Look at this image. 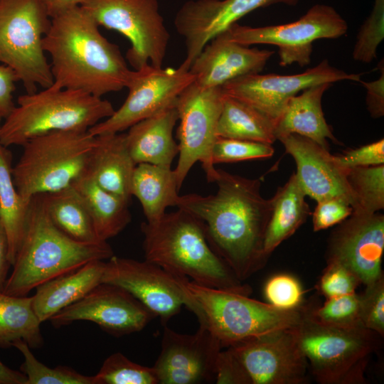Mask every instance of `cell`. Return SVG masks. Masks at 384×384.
<instances>
[{"instance_id":"27","label":"cell","mask_w":384,"mask_h":384,"mask_svg":"<svg viewBox=\"0 0 384 384\" xmlns=\"http://www.w3.org/2000/svg\"><path fill=\"white\" fill-rule=\"evenodd\" d=\"M306 196L293 173L287 182L279 187L270 199L271 213L263 241V253L267 258L305 222L310 214Z\"/></svg>"},{"instance_id":"23","label":"cell","mask_w":384,"mask_h":384,"mask_svg":"<svg viewBox=\"0 0 384 384\" xmlns=\"http://www.w3.org/2000/svg\"><path fill=\"white\" fill-rule=\"evenodd\" d=\"M96 137L83 173L99 186L129 202L131 182L136 166L128 150L125 134Z\"/></svg>"},{"instance_id":"6","label":"cell","mask_w":384,"mask_h":384,"mask_svg":"<svg viewBox=\"0 0 384 384\" xmlns=\"http://www.w3.org/2000/svg\"><path fill=\"white\" fill-rule=\"evenodd\" d=\"M305 307L297 326L300 347L315 379L322 384H361L378 336L365 327H338L324 324Z\"/></svg>"},{"instance_id":"19","label":"cell","mask_w":384,"mask_h":384,"mask_svg":"<svg viewBox=\"0 0 384 384\" xmlns=\"http://www.w3.org/2000/svg\"><path fill=\"white\" fill-rule=\"evenodd\" d=\"M299 0H189L177 11L174 26L183 40L189 70L205 46L249 13L270 5L295 6Z\"/></svg>"},{"instance_id":"40","label":"cell","mask_w":384,"mask_h":384,"mask_svg":"<svg viewBox=\"0 0 384 384\" xmlns=\"http://www.w3.org/2000/svg\"><path fill=\"white\" fill-rule=\"evenodd\" d=\"M265 298L272 306L284 310L294 309L302 306L303 289L299 282L287 274L271 277L265 287Z\"/></svg>"},{"instance_id":"21","label":"cell","mask_w":384,"mask_h":384,"mask_svg":"<svg viewBox=\"0 0 384 384\" xmlns=\"http://www.w3.org/2000/svg\"><path fill=\"white\" fill-rule=\"evenodd\" d=\"M277 139L294 159L297 166L294 174L306 196L316 202L340 198L353 207L354 200L347 180L348 169L341 166L329 149L296 134Z\"/></svg>"},{"instance_id":"32","label":"cell","mask_w":384,"mask_h":384,"mask_svg":"<svg viewBox=\"0 0 384 384\" xmlns=\"http://www.w3.org/2000/svg\"><path fill=\"white\" fill-rule=\"evenodd\" d=\"M11 159V151L0 144V220L7 236L12 266L24 235L31 201H26L14 183Z\"/></svg>"},{"instance_id":"5","label":"cell","mask_w":384,"mask_h":384,"mask_svg":"<svg viewBox=\"0 0 384 384\" xmlns=\"http://www.w3.org/2000/svg\"><path fill=\"white\" fill-rule=\"evenodd\" d=\"M17 103L0 126V144L7 148L51 132L88 130L115 110L102 97L53 85L22 95Z\"/></svg>"},{"instance_id":"42","label":"cell","mask_w":384,"mask_h":384,"mask_svg":"<svg viewBox=\"0 0 384 384\" xmlns=\"http://www.w3.org/2000/svg\"><path fill=\"white\" fill-rule=\"evenodd\" d=\"M359 284L347 268L336 262H328L319 281V290L328 299L354 293Z\"/></svg>"},{"instance_id":"25","label":"cell","mask_w":384,"mask_h":384,"mask_svg":"<svg viewBox=\"0 0 384 384\" xmlns=\"http://www.w3.org/2000/svg\"><path fill=\"white\" fill-rule=\"evenodd\" d=\"M105 260H92L36 288L33 309L41 322L75 303L102 282Z\"/></svg>"},{"instance_id":"45","label":"cell","mask_w":384,"mask_h":384,"mask_svg":"<svg viewBox=\"0 0 384 384\" xmlns=\"http://www.w3.org/2000/svg\"><path fill=\"white\" fill-rule=\"evenodd\" d=\"M215 383L218 384H251L250 380L231 351L227 348L218 356Z\"/></svg>"},{"instance_id":"35","label":"cell","mask_w":384,"mask_h":384,"mask_svg":"<svg viewBox=\"0 0 384 384\" xmlns=\"http://www.w3.org/2000/svg\"><path fill=\"white\" fill-rule=\"evenodd\" d=\"M23 356L21 370L26 378V384H96L94 375L81 374L74 369L58 366L50 368L40 362L23 341L13 343Z\"/></svg>"},{"instance_id":"24","label":"cell","mask_w":384,"mask_h":384,"mask_svg":"<svg viewBox=\"0 0 384 384\" xmlns=\"http://www.w3.org/2000/svg\"><path fill=\"white\" fill-rule=\"evenodd\" d=\"M178 121L174 104L130 127L125 138L134 163L171 167L178 154V146L173 136Z\"/></svg>"},{"instance_id":"13","label":"cell","mask_w":384,"mask_h":384,"mask_svg":"<svg viewBox=\"0 0 384 384\" xmlns=\"http://www.w3.org/2000/svg\"><path fill=\"white\" fill-rule=\"evenodd\" d=\"M187 277L170 273L146 260L112 256L105 262L102 282L117 285L132 294L159 317L163 326L186 306L196 302L186 287Z\"/></svg>"},{"instance_id":"14","label":"cell","mask_w":384,"mask_h":384,"mask_svg":"<svg viewBox=\"0 0 384 384\" xmlns=\"http://www.w3.org/2000/svg\"><path fill=\"white\" fill-rule=\"evenodd\" d=\"M194 80L190 70L181 65L176 68H163L146 64L132 70L124 103L110 117L88 131L93 136L122 132L176 104L178 96Z\"/></svg>"},{"instance_id":"7","label":"cell","mask_w":384,"mask_h":384,"mask_svg":"<svg viewBox=\"0 0 384 384\" xmlns=\"http://www.w3.org/2000/svg\"><path fill=\"white\" fill-rule=\"evenodd\" d=\"M186 287L196 302L193 312L222 348L276 331L297 327L306 306L284 310L247 295L200 285L189 279Z\"/></svg>"},{"instance_id":"18","label":"cell","mask_w":384,"mask_h":384,"mask_svg":"<svg viewBox=\"0 0 384 384\" xmlns=\"http://www.w3.org/2000/svg\"><path fill=\"white\" fill-rule=\"evenodd\" d=\"M218 340L204 325L183 334L164 326L160 354L152 366L159 384H198L215 382Z\"/></svg>"},{"instance_id":"26","label":"cell","mask_w":384,"mask_h":384,"mask_svg":"<svg viewBox=\"0 0 384 384\" xmlns=\"http://www.w3.org/2000/svg\"><path fill=\"white\" fill-rule=\"evenodd\" d=\"M331 84L325 82L311 86L289 100L275 124L277 139L296 134L310 139L327 149L328 139L337 142L325 119L321 107L322 96Z\"/></svg>"},{"instance_id":"37","label":"cell","mask_w":384,"mask_h":384,"mask_svg":"<svg viewBox=\"0 0 384 384\" xmlns=\"http://www.w3.org/2000/svg\"><path fill=\"white\" fill-rule=\"evenodd\" d=\"M384 38V0H375L370 15L361 25L353 47V58L369 63L377 55V49Z\"/></svg>"},{"instance_id":"11","label":"cell","mask_w":384,"mask_h":384,"mask_svg":"<svg viewBox=\"0 0 384 384\" xmlns=\"http://www.w3.org/2000/svg\"><path fill=\"white\" fill-rule=\"evenodd\" d=\"M224 92L221 87L203 88L194 82L178 96L176 107L179 125L178 159L174 169L178 190L196 162H200L208 182L218 173L212 162V149L221 112Z\"/></svg>"},{"instance_id":"46","label":"cell","mask_w":384,"mask_h":384,"mask_svg":"<svg viewBox=\"0 0 384 384\" xmlns=\"http://www.w3.org/2000/svg\"><path fill=\"white\" fill-rule=\"evenodd\" d=\"M380 75L373 81L361 82L366 89V105L371 117L379 118L384 114V69L383 60L380 63Z\"/></svg>"},{"instance_id":"3","label":"cell","mask_w":384,"mask_h":384,"mask_svg":"<svg viewBox=\"0 0 384 384\" xmlns=\"http://www.w3.org/2000/svg\"><path fill=\"white\" fill-rule=\"evenodd\" d=\"M141 230L146 260L200 285L250 294L211 248L202 221L187 210L178 208L155 223L144 222Z\"/></svg>"},{"instance_id":"38","label":"cell","mask_w":384,"mask_h":384,"mask_svg":"<svg viewBox=\"0 0 384 384\" xmlns=\"http://www.w3.org/2000/svg\"><path fill=\"white\" fill-rule=\"evenodd\" d=\"M360 294L356 292L328 298L323 306H314V316L321 322L338 327H363L360 320Z\"/></svg>"},{"instance_id":"47","label":"cell","mask_w":384,"mask_h":384,"mask_svg":"<svg viewBox=\"0 0 384 384\" xmlns=\"http://www.w3.org/2000/svg\"><path fill=\"white\" fill-rule=\"evenodd\" d=\"M18 81L15 71L4 64L0 65V117L6 118L15 105L12 94L16 89L15 84Z\"/></svg>"},{"instance_id":"15","label":"cell","mask_w":384,"mask_h":384,"mask_svg":"<svg viewBox=\"0 0 384 384\" xmlns=\"http://www.w3.org/2000/svg\"><path fill=\"white\" fill-rule=\"evenodd\" d=\"M361 81V75L348 73L324 59L316 66L294 75L254 73L232 80L221 87L223 92L256 108L274 124L289 100L304 89L325 82Z\"/></svg>"},{"instance_id":"49","label":"cell","mask_w":384,"mask_h":384,"mask_svg":"<svg viewBox=\"0 0 384 384\" xmlns=\"http://www.w3.org/2000/svg\"><path fill=\"white\" fill-rule=\"evenodd\" d=\"M85 0H41L50 18L80 6Z\"/></svg>"},{"instance_id":"10","label":"cell","mask_w":384,"mask_h":384,"mask_svg":"<svg viewBox=\"0 0 384 384\" xmlns=\"http://www.w3.org/2000/svg\"><path fill=\"white\" fill-rule=\"evenodd\" d=\"M80 6L99 26L129 40L126 58L134 70L146 64L162 67L170 34L158 0H85Z\"/></svg>"},{"instance_id":"43","label":"cell","mask_w":384,"mask_h":384,"mask_svg":"<svg viewBox=\"0 0 384 384\" xmlns=\"http://www.w3.org/2000/svg\"><path fill=\"white\" fill-rule=\"evenodd\" d=\"M350 203L340 198H331L317 202L313 212L314 231L326 229L341 223L353 213Z\"/></svg>"},{"instance_id":"34","label":"cell","mask_w":384,"mask_h":384,"mask_svg":"<svg viewBox=\"0 0 384 384\" xmlns=\"http://www.w3.org/2000/svg\"><path fill=\"white\" fill-rule=\"evenodd\" d=\"M347 180L353 194V213L372 214L384 208V164L348 169Z\"/></svg>"},{"instance_id":"16","label":"cell","mask_w":384,"mask_h":384,"mask_svg":"<svg viewBox=\"0 0 384 384\" xmlns=\"http://www.w3.org/2000/svg\"><path fill=\"white\" fill-rule=\"evenodd\" d=\"M296 328L276 331L227 347L251 384H303L307 381L309 364Z\"/></svg>"},{"instance_id":"39","label":"cell","mask_w":384,"mask_h":384,"mask_svg":"<svg viewBox=\"0 0 384 384\" xmlns=\"http://www.w3.org/2000/svg\"><path fill=\"white\" fill-rule=\"evenodd\" d=\"M272 144L262 142L218 137L212 149L213 165L271 157Z\"/></svg>"},{"instance_id":"28","label":"cell","mask_w":384,"mask_h":384,"mask_svg":"<svg viewBox=\"0 0 384 384\" xmlns=\"http://www.w3.org/2000/svg\"><path fill=\"white\" fill-rule=\"evenodd\" d=\"M171 167L142 163L137 164L131 182V194L140 202L146 223L158 221L169 207L176 206L179 196Z\"/></svg>"},{"instance_id":"1","label":"cell","mask_w":384,"mask_h":384,"mask_svg":"<svg viewBox=\"0 0 384 384\" xmlns=\"http://www.w3.org/2000/svg\"><path fill=\"white\" fill-rule=\"evenodd\" d=\"M214 182L218 186L215 194L179 195L176 207L202 221L211 248L242 281L267 260L263 241L270 200L262 196L259 179L218 169Z\"/></svg>"},{"instance_id":"41","label":"cell","mask_w":384,"mask_h":384,"mask_svg":"<svg viewBox=\"0 0 384 384\" xmlns=\"http://www.w3.org/2000/svg\"><path fill=\"white\" fill-rule=\"evenodd\" d=\"M360 320L363 327L384 335V279L366 286L360 294Z\"/></svg>"},{"instance_id":"50","label":"cell","mask_w":384,"mask_h":384,"mask_svg":"<svg viewBox=\"0 0 384 384\" xmlns=\"http://www.w3.org/2000/svg\"><path fill=\"white\" fill-rule=\"evenodd\" d=\"M26 378L21 372L13 370L0 361V384H26Z\"/></svg>"},{"instance_id":"44","label":"cell","mask_w":384,"mask_h":384,"mask_svg":"<svg viewBox=\"0 0 384 384\" xmlns=\"http://www.w3.org/2000/svg\"><path fill=\"white\" fill-rule=\"evenodd\" d=\"M334 157L337 163L346 169L384 164V140L381 139L348 150Z\"/></svg>"},{"instance_id":"20","label":"cell","mask_w":384,"mask_h":384,"mask_svg":"<svg viewBox=\"0 0 384 384\" xmlns=\"http://www.w3.org/2000/svg\"><path fill=\"white\" fill-rule=\"evenodd\" d=\"M331 238L328 262L350 270L365 286L383 276L384 216L353 213L341 223Z\"/></svg>"},{"instance_id":"2","label":"cell","mask_w":384,"mask_h":384,"mask_svg":"<svg viewBox=\"0 0 384 384\" xmlns=\"http://www.w3.org/2000/svg\"><path fill=\"white\" fill-rule=\"evenodd\" d=\"M99 27L80 6L51 18L43 48L51 58L53 87L100 97L127 87L132 70Z\"/></svg>"},{"instance_id":"9","label":"cell","mask_w":384,"mask_h":384,"mask_svg":"<svg viewBox=\"0 0 384 384\" xmlns=\"http://www.w3.org/2000/svg\"><path fill=\"white\" fill-rule=\"evenodd\" d=\"M50 23L41 0H0V63L15 71L26 93L53 83L43 48Z\"/></svg>"},{"instance_id":"17","label":"cell","mask_w":384,"mask_h":384,"mask_svg":"<svg viewBox=\"0 0 384 384\" xmlns=\"http://www.w3.org/2000/svg\"><path fill=\"white\" fill-rule=\"evenodd\" d=\"M154 314L124 289L102 282L50 319L60 328L75 321H91L103 331L121 336L142 331Z\"/></svg>"},{"instance_id":"48","label":"cell","mask_w":384,"mask_h":384,"mask_svg":"<svg viewBox=\"0 0 384 384\" xmlns=\"http://www.w3.org/2000/svg\"><path fill=\"white\" fill-rule=\"evenodd\" d=\"M10 266L7 236L0 220V292H3Z\"/></svg>"},{"instance_id":"51","label":"cell","mask_w":384,"mask_h":384,"mask_svg":"<svg viewBox=\"0 0 384 384\" xmlns=\"http://www.w3.org/2000/svg\"><path fill=\"white\" fill-rule=\"evenodd\" d=\"M1 118L0 117V122H1ZM0 126H1V124H0Z\"/></svg>"},{"instance_id":"29","label":"cell","mask_w":384,"mask_h":384,"mask_svg":"<svg viewBox=\"0 0 384 384\" xmlns=\"http://www.w3.org/2000/svg\"><path fill=\"white\" fill-rule=\"evenodd\" d=\"M82 198L102 241L117 235L131 221L128 201L82 174L71 184Z\"/></svg>"},{"instance_id":"4","label":"cell","mask_w":384,"mask_h":384,"mask_svg":"<svg viewBox=\"0 0 384 384\" xmlns=\"http://www.w3.org/2000/svg\"><path fill=\"white\" fill-rule=\"evenodd\" d=\"M113 255L107 242L81 243L62 233L47 212L43 193L36 195L31 199L24 235L3 292L28 296L48 280Z\"/></svg>"},{"instance_id":"12","label":"cell","mask_w":384,"mask_h":384,"mask_svg":"<svg viewBox=\"0 0 384 384\" xmlns=\"http://www.w3.org/2000/svg\"><path fill=\"white\" fill-rule=\"evenodd\" d=\"M347 31L346 21L334 8L318 4L292 23L261 27L235 23L226 32L230 40L245 46H276L279 48L280 65L296 63L303 67L310 63L314 41L337 38Z\"/></svg>"},{"instance_id":"30","label":"cell","mask_w":384,"mask_h":384,"mask_svg":"<svg viewBox=\"0 0 384 384\" xmlns=\"http://www.w3.org/2000/svg\"><path fill=\"white\" fill-rule=\"evenodd\" d=\"M217 137L273 144L275 126L265 114L251 105L224 93L218 119Z\"/></svg>"},{"instance_id":"22","label":"cell","mask_w":384,"mask_h":384,"mask_svg":"<svg viewBox=\"0 0 384 384\" xmlns=\"http://www.w3.org/2000/svg\"><path fill=\"white\" fill-rule=\"evenodd\" d=\"M274 53L235 42L225 31L205 46L189 70L199 87H220L239 77L260 73Z\"/></svg>"},{"instance_id":"33","label":"cell","mask_w":384,"mask_h":384,"mask_svg":"<svg viewBox=\"0 0 384 384\" xmlns=\"http://www.w3.org/2000/svg\"><path fill=\"white\" fill-rule=\"evenodd\" d=\"M42 322L32 304V297L0 292V348H9L18 341L31 348L43 346Z\"/></svg>"},{"instance_id":"8","label":"cell","mask_w":384,"mask_h":384,"mask_svg":"<svg viewBox=\"0 0 384 384\" xmlns=\"http://www.w3.org/2000/svg\"><path fill=\"white\" fill-rule=\"evenodd\" d=\"M95 142L88 130L51 132L31 139L11 170L18 192L30 201L70 186L83 174Z\"/></svg>"},{"instance_id":"31","label":"cell","mask_w":384,"mask_h":384,"mask_svg":"<svg viewBox=\"0 0 384 384\" xmlns=\"http://www.w3.org/2000/svg\"><path fill=\"white\" fill-rule=\"evenodd\" d=\"M43 198L52 222L70 239L87 244L107 242L98 238L90 213L72 185L43 193Z\"/></svg>"},{"instance_id":"36","label":"cell","mask_w":384,"mask_h":384,"mask_svg":"<svg viewBox=\"0 0 384 384\" xmlns=\"http://www.w3.org/2000/svg\"><path fill=\"white\" fill-rule=\"evenodd\" d=\"M94 377L96 384H159L153 367L136 363L119 352L108 356Z\"/></svg>"}]
</instances>
